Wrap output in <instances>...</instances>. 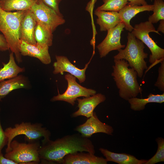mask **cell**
Masks as SVG:
<instances>
[{
	"mask_svg": "<svg viewBox=\"0 0 164 164\" xmlns=\"http://www.w3.org/2000/svg\"><path fill=\"white\" fill-rule=\"evenodd\" d=\"M153 9V5L142 6L126 5L118 12L121 22L125 25V28L131 32L133 27L130 24L131 20L138 13L145 11H152Z\"/></svg>",
	"mask_w": 164,
	"mask_h": 164,
	"instance_id": "cell-17",
	"label": "cell"
},
{
	"mask_svg": "<svg viewBox=\"0 0 164 164\" xmlns=\"http://www.w3.org/2000/svg\"><path fill=\"white\" fill-rule=\"evenodd\" d=\"M43 126V125L40 123L22 122L15 124L13 127L5 128L4 132L8 140L5 152L10 151V144L13 138L19 135H24L25 139L29 142L39 141L43 137V140L50 139L51 135L50 131Z\"/></svg>",
	"mask_w": 164,
	"mask_h": 164,
	"instance_id": "cell-5",
	"label": "cell"
},
{
	"mask_svg": "<svg viewBox=\"0 0 164 164\" xmlns=\"http://www.w3.org/2000/svg\"><path fill=\"white\" fill-rule=\"evenodd\" d=\"M127 38L126 47L124 49L118 50V53L114 56V58L127 61L129 67L137 72L139 77L141 78L144 70L148 68L145 59L148 57V54L144 52V44L131 32H128Z\"/></svg>",
	"mask_w": 164,
	"mask_h": 164,
	"instance_id": "cell-4",
	"label": "cell"
},
{
	"mask_svg": "<svg viewBox=\"0 0 164 164\" xmlns=\"http://www.w3.org/2000/svg\"><path fill=\"white\" fill-rule=\"evenodd\" d=\"M9 49L7 40L4 35L0 34V51H5Z\"/></svg>",
	"mask_w": 164,
	"mask_h": 164,
	"instance_id": "cell-31",
	"label": "cell"
},
{
	"mask_svg": "<svg viewBox=\"0 0 164 164\" xmlns=\"http://www.w3.org/2000/svg\"><path fill=\"white\" fill-rule=\"evenodd\" d=\"M46 5L53 10L58 15L63 16L60 12L59 5L62 0H41Z\"/></svg>",
	"mask_w": 164,
	"mask_h": 164,
	"instance_id": "cell-29",
	"label": "cell"
},
{
	"mask_svg": "<svg viewBox=\"0 0 164 164\" xmlns=\"http://www.w3.org/2000/svg\"><path fill=\"white\" fill-rule=\"evenodd\" d=\"M19 52L23 56H29L38 59L42 63L48 64L51 62L49 52V46L37 43L32 44L20 39L19 42Z\"/></svg>",
	"mask_w": 164,
	"mask_h": 164,
	"instance_id": "cell-12",
	"label": "cell"
},
{
	"mask_svg": "<svg viewBox=\"0 0 164 164\" xmlns=\"http://www.w3.org/2000/svg\"><path fill=\"white\" fill-rule=\"evenodd\" d=\"M76 78L67 73L65 76V79L67 81L68 86L66 91L62 94L58 92L57 95L53 96L50 100L52 102L63 101L66 102L74 106L77 99L79 97H88L96 94L95 90L87 88L81 86L76 81Z\"/></svg>",
	"mask_w": 164,
	"mask_h": 164,
	"instance_id": "cell-8",
	"label": "cell"
},
{
	"mask_svg": "<svg viewBox=\"0 0 164 164\" xmlns=\"http://www.w3.org/2000/svg\"><path fill=\"white\" fill-rule=\"evenodd\" d=\"M155 141L158 145L157 152L152 157L147 160L145 164H155L164 161V139L158 137Z\"/></svg>",
	"mask_w": 164,
	"mask_h": 164,
	"instance_id": "cell-27",
	"label": "cell"
},
{
	"mask_svg": "<svg viewBox=\"0 0 164 164\" xmlns=\"http://www.w3.org/2000/svg\"><path fill=\"white\" fill-rule=\"evenodd\" d=\"M94 14L97 17L96 23L99 26L101 31H107L121 22L118 12L95 10Z\"/></svg>",
	"mask_w": 164,
	"mask_h": 164,
	"instance_id": "cell-18",
	"label": "cell"
},
{
	"mask_svg": "<svg viewBox=\"0 0 164 164\" xmlns=\"http://www.w3.org/2000/svg\"><path fill=\"white\" fill-rule=\"evenodd\" d=\"M55 58L56 61L53 63V65L54 67L53 73L54 74H62L64 72H67L77 78L80 83L85 81V71L88 64L84 69H81L72 64L65 56L56 55Z\"/></svg>",
	"mask_w": 164,
	"mask_h": 164,
	"instance_id": "cell-13",
	"label": "cell"
},
{
	"mask_svg": "<svg viewBox=\"0 0 164 164\" xmlns=\"http://www.w3.org/2000/svg\"><path fill=\"white\" fill-rule=\"evenodd\" d=\"M29 82L25 76L20 75L0 82V102L12 91L20 88H27Z\"/></svg>",
	"mask_w": 164,
	"mask_h": 164,
	"instance_id": "cell-19",
	"label": "cell"
},
{
	"mask_svg": "<svg viewBox=\"0 0 164 164\" xmlns=\"http://www.w3.org/2000/svg\"><path fill=\"white\" fill-rule=\"evenodd\" d=\"M161 65L158 69L159 75L154 86L161 91H164V59L161 62Z\"/></svg>",
	"mask_w": 164,
	"mask_h": 164,
	"instance_id": "cell-28",
	"label": "cell"
},
{
	"mask_svg": "<svg viewBox=\"0 0 164 164\" xmlns=\"http://www.w3.org/2000/svg\"><path fill=\"white\" fill-rule=\"evenodd\" d=\"M153 5V13L149 17L148 21L153 24L164 20V2L162 0H154Z\"/></svg>",
	"mask_w": 164,
	"mask_h": 164,
	"instance_id": "cell-26",
	"label": "cell"
},
{
	"mask_svg": "<svg viewBox=\"0 0 164 164\" xmlns=\"http://www.w3.org/2000/svg\"><path fill=\"white\" fill-rule=\"evenodd\" d=\"M114 62L111 75L119 90V96L126 101L136 97L143 91L137 80V72L129 67L128 63L125 60L114 59Z\"/></svg>",
	"mask_w": 164,
	"mask_h": 164,
	"instance_id": "cell-2",
	"label": "cell"
},
{
	"mask_svg": "<svg viewBox=\"0 0 164 164\" xmlns=\"http://www.w3.org/2000/svg\"><path fill=\"white\" fill-rule=\"evenodd\" d=\"M74 130L82 136L87 138L94 134L100 132L112 135L114 131L113 127L101 121L94 112L84 123L76 126Z\"/></svg>",
	"mask_w": 164,
	"mask_h": 164,
	"instance_id": "cell-11",
	"label": "cell"
},
{
	"mask_svg": "<svg viewBox=\"0 0 164 164\" xmlns=\"http://www.w3.org/2000/svg\"><path fill=\"white\" fill-rule=\"evenodd\" d=\"M40 145L39 141L27 143L13 140L10 151L5 152L4 156L16 164H38L41 161L38 152Z\"/></svg>",
	"mask_w": 164,
	"mask_h": 164,
	"instance_id": "cell-6",
	"label": "cell"
},
{
	"mask_svg": "<svg viewBox=\"0 0 164 164\" xmlns=\"http://www.w3.org/2000/svg\"><path fill=\"white\" fill-rule=\"evenodd\" d=\"M0 164H16L14 161L5 157L2 152L0 153Z\"/></svg>",
	"mask_w": 164,
	"mask_h": 164,
	"instance_id": "cell-33",
	"label": "cell"
},
{
	"mask_svg": "<svg viewBox=\"0 0 164 164\" xmlns=\"http://www.w3.org/2000/svg\"><path fill=\"white\" fill-rule=\"evenodd\" d=\"M99 150L108 162H113L119 164H145L147 161V160L138 159L129 154L115 153L103 148H100Z\"/></svg>",
	"mask_w": 164,
	"mask_h": 164,
	"instance_id": "cell-20",
	"label": "cell"
},
{
	"mask_svg": "<svg viewBox=\"0 0 164 164\" xmlns=\"http://www.w3.org/2000/svg\"><path fill=\"white\" fill-rule=\"evenodd\" d=\"M53 32L47 26L36 22L34 31V38L38 44L50 47L53 44Z\"/></svg>",
	"mask_w": 164,
	"mask_h": 164,
	"instance_id": "cell-23",
	"label": "cell"
},
{
	"mask_svg": "<svg viewBox=\"0 0 164 164\" xmlns=\"http://www.w3.org/2000/svg\"><path fill=\"white\" fill-rule=\"evenodd\" d=\"M27 10L7 12L0 6V31L4 36L9 49L15 54L19 63L22 61L19 48L20 25Z\"/></svg>",
	"mask_w": 164,
	"mask_h": 164,
	"instance_id": "cell-3",
	"label": "cell"
},
{
	"mask_svg": "<svg viewBox=\"0 0 164 164\" xmlns=\"http://www.w3.org/2000/svg\"><path fill=\"white\" fill-rule=\"evenodd\" d=\"M13 54L10 53L7 63H2L3 67L0 68V82L15 77L25 71L24 67H20L16 63Z\"/></svg>",
	"mask_w": 164,
	"mask_h": 164,
	"instance_id": "cell-21",
	"label": "cell"
},
{
	"mask_svg": "<svg viewBox=\"0 0 164 164\" xmlns=\"http://www.w3.org/2000/svg\"><path fill=\"white\" fill-rule=\"evenodd\" d=\"M163 0V1H164V0Z\"/></svg>",
	"mask_w": 164,
	"mask_h": 164,
	"instance_id": "cell-35",
	"label": "cell"
},
{
	"mask_svg": "<svg viewBox=\"0 0 164 164\" xmlns=\"http://www.w3.org/2000/svg\"><path fill=\"white\" fill-rule=\"evenodd\" d=\"M78 152L95 153L92 142L79 133L67 135L54 141L50 139L42 140L38 149L41 160L59 164H62L67 155Z\"/></svg>",
	"mask_w": 164,
	"mask_h": 164,
	"instance_id": "cell-1",
	"label": "cell"
},
{
	"mask_svg": "<svg viewBox=\"0 0 164 164\" xmlns=\"http://www.w3.org/2000/svg\"><path fill=\"white\" fill-rule=\"evenodd\" d=\"M160 21V23L157 29L158 32H161L162 33H164V20H161Z\"/></svg>",
	"mask_w": 164,
	"mask_h": 164,
	"instance_id": "cell-34",
	"label": "cell"
},
{
	"mask_svg": "<svg viewBox=\"0 0 164 164\" xmlns=\"http://www.w3.org/2000/svg\"><path fill=\"white\" fill-rule=\"evenodd\" d=\"M36 21L30 9L27 11L20 25V39L32 44H36L34 31Z\"/></svg>",
	"mask_w": 164,
	"mask_h": 164,
	"instance_id": "cell-16",
	"label": "cell"
},
{
	"mask_svg": "<svg viewBox=\"0 0 164 164\" xmlns=\"http://www.w3.org/2000/svg\"><path fill=\"white\" fill-rule=\"evenodd\" d=\"M102 1L103 4L98 7L96 10L118 12L128 3L127 0H102Z\"/></svg>",
	"mask_w": 164,
	"mask_h": 164,
	"instance_id": "cell-25",
	"label": "cell"
},
{
	"mask_svg": "<svg viewBox=\"0 0 164 164\" xmlns=\"http://www.w3.org/2000/svg\"><path fill=\"white\" fill-rule=\"evenodd\" d=\"M129 1L128 5H131L142 6L148 4L145 0H127Z\"/></svg>",
	"mask_w": 164,
	"mask_h": 164,
	"instance_id": "cell-32",
	"label": "cell"
},
{
	"mask_svg": "<svg viewBox=\"0 0 164 164\" xmlns=\"http://www.w3.org/2000/svg\"><path fill=\"white\" fill-rule=\"evenodd\" d=\"M151 32L161 35L153 24L147 21L135 25L131 32L149 49L151 54L149 61L150 63L155 65L164 59V49L159 46L149 36V33Z\"/></svg>",
	"mask_w": 164,
	"mask_h": 164,
	"instance_id": "cell-7",
	"label": "cell"
},
{
	"mask_svg": "<svg viewBox=\"0 0 164 164\" xmlns=\"http://www.w3.org/2000/svg\"><path fill=\"white\" fill-rule=\"evenodd\" d=\"M78 152L68 154L63 158V164H107L105 158L89 152Z\"/></svg>",
	"mask_w": 164,
	"mask_h": 164,
	"instance_id": "cell-15",
	"label": "cell"
},
{
	"mask_svg": "<svg viewBox=\"0 0 164 164\" xmlns=\"http://www.w3.org/2000/svg\"><path fill=\"white\" fill-rule=\"evenodd\" d=\"M130 104V108L135 111H140L144 110L145 105L150 103H162L164 102V93L161 94H150L146 98H139L133 97L128 101Z\"/></svg>",
	"mask_w": 164,
	"mask_h": 164,
	"instance_id": "cell-22",
	"label": "cell"
},
{
	"mask_svg": "<svg viewBox=\"0 0 164 164\" xmlns=\"http://www.w3.org/2000/svg\"><path fill=\"white\" fill-rule=\"evenodd\" d=\"M36 0H0V6L7 12L30 9Z\"/></svg>",
	"mask_w": 164,
	"mask_h": 164,
	"instance_id": "cell-24",
	"label": "cell"
},
{
	"mask_svg": "<svg viewBox=\"0 0 164 164\" xmlns=\"http://www.w3.org/2000/svg\"><path fill=\"white\" fill-rule=\"evenodd\" d=\"M106 99L105 96L101 93L95 94L82 99L77 98L78 109L72 114V117L82 116L88 118L92 116L95 108Z\"/></svg>",
	"mask_w": 164,
	"mask_h": 164,
	"instance_id": "cell-14",
	"label": "cell"
},
{
	"mask_svg": "<svg viewBox=\"0 0 164 164\" xmlns=\"http://www.w3.org/2000/svg\"><path fill=\"white\" fill-rule=\"evenodd\" d=\"M125 26L122 22L108 29L103 41L97 46L100 58L105 57L110 52L124 48L125 45L121 43V34Z\"/></svg>",
	"mask_w": 164,
	"mask_h": 164,
	"instance_id": "cell-10",
	"label": "cell"
},
{
	"mask_svg": "<svg viewBox=\"0 0 164 164\" xmlns=\"http://www.w3.org/2000/svg\"><path fill=\"white\" fill-rule=\"evenodd\" d=\"M8 141V138L1 125L0 117V153L2 152V149L3 147L7 145Z\"/></svg>",
	"mask_w": 164,
	"mask_h": 164,
	"instance_id": "cell-30",
	"label": "cell"
},
{
	"mask_svg": "<svg viewBox=\"0 0 164 164\" xmlns=\"http://www.w3.org/2000/svg\"><path fill=\"white\" fill-rule=\"evenodd\" d=\"M30 10L36 22L47 26L53 32L58 26L65 22L63 16L58 15L41 0H36Z\"/></svg>",
	"mask_w": 164,
	"mask_h": 164,
	"instance_id": "cell-9",
	"label": "cell"
}]
</instances>
